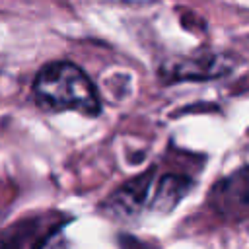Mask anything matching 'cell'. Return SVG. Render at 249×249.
Here are the masks:
<instances>
[{"label":"cell","mask_w":249,"mask_h":249,"mask_svg":"<svg viewBox=\"0 0 249 249\" xmlns=\"http://www.w3.org/2000/svg\"><path fill=\"white\" fill-rule=\"evenodd\" d=\"M33 99L43 111H76L84 117L101 113V99L89 76L74 62L53 60L33 80Z\"/></svg>","instance_id":"1"},{"label":"cell","mask_w":249,"mask_h":249,"mask_svg":"<svg viewBox=\"0 0 249 249\" xmlns=\"http://www.w3.org/2000/svg\"><path fill=\"white\" fill-rule=\"evenodd\" d=\"M68 222L56 212L19 218L0 231V249H49Z\"/></svg>","instance_id":"2"},{"label":"cell","mask_w":249,"mask_h":249,"mask_svg":"<svg viewBox=\"0 0 249 249\" xmlns=\"http://www.w3.org/2000/svg\"><path fill=\"white\" fill-rule=\"evenodd\" d=\"M231 68V60L218 53H198L193 56H181L167 60L160 68V76L167 84L175 82H200L226 76Z\"/></svg>","instance_id":"3"},{"label":"cell","mask_w":249,"mask_h":249,"mask_svg":"<svg viewBox=\"0 0 249 249\" xmlns=\"http://www.w3.org/2000/svg\"><path fill=\"white\" fill-rule=\"evenodd\" d=\"M154 175H156V167H150L148 171L128 179L103 200L101 210L109 218L121 220V222H130L138 218L142 208L148 206V193H150Z\"/></svg>","instance_id":"4"},{"label":"cell","mask_w":249,"mask_h":249,"mask_svg":"<svg viewBox=\"0 0 249 249\" xmlns=\"http://www.w3.org/2000/svg\"><path fill=\"white\" fill-rule=\"evenodd\" d=\"M210 202L224 216H231L249 208V167L237 169L214 183L210 191Z\"/></svg>","instance_id":"5"},{"label":"cell","mask_w":249,"mask_h":249,"mask_svg":"<svg viewBox=\"0 0 249 249\" xmlns=\"http://www.w3.org/2000/svg\"><path fill=\"white\" fill-rule=\"evenodd\" d=\"M191 189H193V179H189L187 175L165 173L156 183V191L148 202V210H152L160 216H165L181 202V198Z\"/></svg>","instance_id":"6"}]
</instances>
